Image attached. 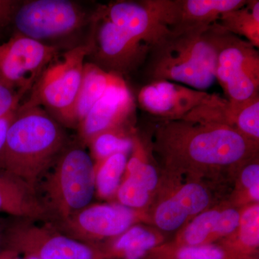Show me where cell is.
I'll return each instance as SVG.
<instances>
[{"mask_svg":"<svg viewBox=\"0 0 259 259\" xmlns=\"http://www.w3.org/2000/svg\"><path fill=\"white\" fill-rule=\"evenodd\" d=\"M209 93L168 81H153L140 90V106L163 120H182Z\"/></svg>","mask_w":259,"mask_h":259,"instance_id":"obj_15","label":"cell"},{"mask_svg":"<svg viewBox=\"0 0 259 259\" xmlns=\"http://www.w3.org/2000/svg\"><path fill=\"white\" fill-rule=\"evenodd\" d=\"M238 259H259V203L242 207L234 233L216 243Z\"/></svg>","mask_w":259,"mask_h":259,"instance_id":"obj_19","label":"cell"},{"mask_svg":"<svg viewBox=\"0 0 259 259\" xmlns=\"http://www.w3.org/2000/svg\"><path fill=\"white\" fill-rule=\"evenodd\" d=\"M258 147L228 126L183 120H161L152 146L164 175L215 183L225 177L234 180L246 162L258 156Z\"/></svg>","mask_w":259,"mask_h":259,"instance_id":"obj_1","label":"cell"},{"mask_svg":"<svg viewBox=\"0 0 259 259\" xmlns=\"http://www.w3.org/2000/svg\"><path fill=\"white\" fill-rule=\"evenodd\" d=\"M241 210V208L235 207L228 200L226 201L213 232L211 244L218 243L236 231L239 225Z\"/></svg>","mask_w":259,"mask_h":259,"instance_id":"obj_31","label":"cell"},{"mask_svg":"<svg viewBox=\"0 0 259 259\" xmlns=\"http://www.w3.org/2000/svg\"><path fill=\"white\" fill-rule=\"evenodd\" d=\"M175 23L171 30L208 28L223 13L246 5V0H175Z\"/></svg>","mask_w":259,"mask_h":259,"instance_id":"obj_16","label":"cell"},{"mask_svg":"<svg viewBox=\"0 0 259 259\" xmlns=\"http://www.w3.org/2000/svg\"><path fill=\"white\" fill-rule=\"evenodd\" d=\"M233 113L231 102L215 94H209L182 120L202 125L228 126L233 128Z\"/></svg>","mask_w":259,"mask_h":259,"instance_id":"obj_25","label":"cell"},{"mask_svg":"<svg viewBox=\"0 0 259 259\" xmlns=\"http://www.w3.org/2000/svg\"><path fill=\"white\" fill-rule=\"evenodd\" d=\"M131 153L123 177H130L136 181L155 195L159 186V175L156 167L150 160L147 148L136 135Z\"/></svg>","mask_w":259,"mask_h":259,"instance_id":"obj_23","label":"cell"},{"mask_svg":"<svg viewBox=\"0 0 259 259\" xmlns=\"http://www.w3.org/2000/svg\"><path fill=\"white\" fill-rule=\"evenodd\" d=\"M25 93L0 80V118L19 108Z\"/></svg>","mask_w":259,"mask_h":259,"instance_id":"obj_32","label":"cell"},{"mask_svg":"<svg viewBox=\"0 0 259 259\" xmlns=\"http://www.w3.org/2000/svg\"><path fill=\"white\" fill-rule=\"evenodd\" d=\"M90 49L88 42L57 56L37 79L25 105L41 107L61 123L76 125V101Z\"/></svg>","mask_w":259,"mask_h":259,"instance_id":"obj_4","label":"cell"},{"mask_svg":"<svg viewBox=\"0 0 259 259\" xmlns=\"http://www.w3.org/2000/svg\"><path fill=\"white\" fill-rule=\"evenodd\" d=\"M212 26L221 31L244 37L245 40L258 49V0H249L245 6L223 13Z\"/></svg>","mask_w":259,"mask_h":259,"instance_id":"obj_21","label":"cell"},{"mask_svg":"<svg viewBox=\"0 0 259 259\" xmlns=\"http://www.w3.org/2000/svg\"><path fill=\"white\" fill-rule=\"evenodd\" d=\"M144 259H238L218 244L185 246L164 242L151 250Z\"/></svg>","mask_w":259,"mask_h":259,"instance_id":"obj_24","label":"cell"},{"mask_svg":"<svg viewBox=\"0 0 259 259\" xmlns=\"http://www.w3.org/2000/svg\"><path fill=\"white\" fill-rule=\"evenodd\" d=\"M18 2L0 1V26L11 23Z\"/></svg>","mask_w":259,"mask_h":259,"instance_id":"obj_33","label":"cell"},{"mask_svg":"<svg viewBox=\"0 0 259 259\" xmlns=\"http://www.w3.org/2000/svg\"><path fill=\"white\" fill-rule=\"evenodd\" d=\"M35 195L23 182L0 169V214L30 219L42 217L47 211Z\"/></svg>","mask_w":259,"mask_h":259,"instance_id":"obj_18","label":"cell"},{"mask_svg":"<svg viewBox=\"0 0 259 259\" xmlns=\"http://www.w3.org/2000/svg\"><path fill=\"white\" fill-rule=\"evenodd\" d=\"M58 49L15 33L0 46V80L27 93L59 55Z\"/></svg>","mask_w":259,"mask_h":259,"instance_id":"obj_13","label":"cell"},{"mask_svg":"<svg viewBox=\"0 0 259 259\" xmlns=\"http://www.w3.org/2000/svg\"><path fill=\"white\" fill-rule=\"evenodd\" d=\"M117 203L136 210H148L152 204L154 194L144 185L130 178L122 177L115 194Z\"/></svg>","mask_w":259,"mask_h":259,"instance_id":"obj_30","label":"cell"},{"mask_svg":"<svg viewBox=\"0 0 259 259\" xmlns=\"http://www.w3.org/2000/svg\"><path fill=\"white\" fill-rule=\"evenodd\" d=\"M3 246L26 258L105 259L98 245L77 241L49 226L17 224L5 228Z\"/></svg>","mask_w":259,"mask_h":259,"instance_id":"obj_9","label":"cell"},{"mask_svg":"<svg viewBox=\"0 0 259 259\" xmlns=\"http://www.w3.org/2000/svg\"><path fill=\"white\" fill-rule=\"evenodd\" d=\"M66 144L64 129L47 110L20 105L0 152V169L35 193L42 174L64 151Z\"/></svg>","mask_w":259,"mask_h":259,"instance_id":"obj_2","label":"cell"},{"mask_svg":"<svg viewBox=\"0 0 259 259\" xmlns=\"http://www.w3.org/2000/svg\"><path fill=\"white\" fill-rule=\"evenodd\" d=\"M209 32L217 54L216 80L227 100L242 102L258 96V49L239 36L213 26Z\"/></svg>","mask_w":259,"mask_h":259,"instance_id":"obj_6","label":"cell"},{"mask_svg":"<svg viewBox=\"0 0 259 259\" xmlns=\"http://www.w3.org/2000/svg\"><path fill=\"white\" fill-rule=\"evenodd\" d=\"M134 136L126 127L109 130L97 135L88 144L94 162L103 161L117 153L128 154L134 146Z\"/></svg>","mask_w":259,"mask_h":259,"instance_id":"obj_27","label":"cell"},{"mask_svg":"<svg viewBox=\"0 0 259 259\" xmlns=\"http://www.w3.org/2000/svg\"><path fill=\"white\" fill-rule=\"evenodd\" d=\"M18 110V109H17L16 110H14V111L10 112L8 115L0 118V152H1L3 146H4L8 130H9L12 122L14 120Z\"/></svg>","mask_w":259,"mask_h":259,"instance_id":"obj_34","label":"cell"},{"mask_svg":"<svg viewBox=\"0 0 259 259\" xmlns=\"http://www.w3.org/2000/svg\"><path fill=\"white\" fill-rule=\"evenodd\" d=\"M122 77L107 72L93 63L85 62L82 81L75 110L76 125H79L90 109L103 96L109 88Z\"/></svg>","mask_w":259,"mask_h":259,"instance_id":"obj_20","label":"cell"},{"mask_svg":"<svg viewBox=\"0 0 259 259\" xmlns=\"http://www.w3.org/2000/svg\"><path fill=\"white\" fill-rule=\"evenodd\" d=\"M164 241V236L158 230L137 224L98 246L105 259H144L151 250Z\"/></svg>","mask_w":259,"mask_h":259,"instance_id":"obj_17","label":"cell"},{"mask_svg":"<svg viewBox=\"0 0 259 259\" xmlns=\"http://www.w3.org/2000/svg\"><path fill=\"white\" fill-rule=\"evenodd\" d=\"M232 104L233 128L247 139L259 143V95L245 102Z\"/></svg>","mask_w":259,"mask_h":259,"instance_id":"obj_29","label":"cell"},{"mask_svg":"<svg viewBox=\"0 0 259 259\" xmlns=\"http://www.w3.org/2000/svg\"><path fill=\"white\" fill-rule=\"evenodd\" d=\"M128 154L117 153L95 163V192L99 197L110 199L115 196L125 172Z\"/></svg>","mask_w":259,"mask_h":259,"instance_id":"obj_26","label":"cell"},{"mask_svg":"<svg viewBox=\"0 0 259 259\" xmlns=\"http://www.w3.org/2000/svg\"><path fill=\"white\" fill-rule=\"evenodd\" d=\"M163 176L156 191L157 199L147 211L148 223L160 231H179L197 214L221 202L216 201L212 182L187 178L182 182V177Z\"/></svg>","mask_w":259,"mask_h":259,"instance_id":"obj_7","label":"cell"},{"mask_svg":"<svg viewBox=\"0 0 259 259\" xmlns=\"http://www.w3.org/2000/svg\"><path fill=\"white\" fill-rule=\"evenodd\" d=\"M226 201L206 209L192 218L177 232L173 244L185 246H199L211 244V238L224 207Z\"/></svg>","mask_w":259,"mask_h":259,"instance_id":"obj_22","label":"cell"},{"mask_svg":"<svg viewBox=\"0 0 259 259\" xmlns=\"http://www.w3.org/2000/svg\"><path fill=\"white\" fill-rule=\"evenodd\" d=\"M67 236L88 244L111 241L139 223H148L147 210H136L118 203L88 205L61 221Z\"/></svg>","mask_w":259,"mask_h":259,"instance_id":"obj_12","label":"cell"},{"mask_svg":"<svg viewBox=\"0 0 259 259\" xmlns=\"http://www.w3.org/2000/svg\"><path fill=\"white\" fill-rule=\"evenodd\" d=\"M91 17L74 2L30 0L18 2L11 23L15 33L46 44L77 31Z\"/></svg>","mask_w":259,"mask_h":259,"instance_id":"obj_8","label":"cell"},{"mask_svg":"<svg viewBox=\"0 0 259 259\" xmlns=\"http://www.w3.org/2000/svg\"><path fill=\"white\" fill-rule=\"evenodd\" d=\"M46 207L61 221L91 203L95 194V162L82 148L63 151L42 185Z\"/></svg>","mask_w":259,"mask_h":259,"instance_id":"obj_5","label":"cell"},{"mask_svg":"<svg viewBox=\"0 0 259 259\" xmlns=\"http://www.w3.org/2000/svg\"><path fill=\"white\" fill-rule=\"evenodd\" d=\"M0 259H20L19 254L8 250H0Z\"/></svg>","mask_w":259,"mask_h":259,"instance_id":"obj_35","label":"cell"},{"mask_svg":"<svg viewBox=\"0 0 259 259\" xmlns=\"http://www.w3.org/2000/svg\"><path fill=\"white\" fill-rule=\"evenodd\" d=\"M136 102L123 78L109 88L79 124L83 142L109 130L126 127L136 110Z\"/></svg>","mask_w":259,"mask_h":259,"instance_id":"obj_14","label":"cell"},{"mask_svg":"<svg viewBox=\"0 0 259 259\" xmlns=\"http://www.w3.org/2000/svg\"><path fill=\"white\" fill-rule=\"evenodd\" d=\"M234 180V190L228 199L230 203L238 208L259 203L258 156L246 162Z\"/></svg>","mask_w":259,"mask_h":259,"instance_id":"obj_28","label":"cell"},{"mask_svg":"<svg viewBox=\"0 0 259 259\" xmlns=\"http://www.w3.org/2000/svg\"><path fill=\"white\" fill-rule=\"evenodd\" d=\"M26 259H35V258H26Z\"/></svg>","mask_w":259,"mask_h":259,"instance_id":"obj_37","label":"cell"},{"mask_svg":"<svg viewBox=\"0 0 259 259\" xmlns=\"http://www.w3.org/2000/svg\"><path fill=\"white\" fill-rule=\"evenodd\" d=\"M91 63L107 72L122 76L139 68L147 59L150 49L132 38L112 23L100 8L92 15Z\"/></svg>","mask_w":259,"mask_h":259,"instance_id":"obj_11","label":"cell"},{"mask_svg":"<svg viewBox=\"0 0 259 259\" xmlns=\"http://www.w3.org/2000/svg\"><path fill=\"white\" fill-rule=\"evenodd\" d=\"M5 227L3 224V221L0 220V250H1L2 247H3V236H4Z\"/></svg>","mask_w":259,"mask_h":259,"instance_id":"obj_36","label":"cell"},{"mask_svg":"<svg viewBox=\"0 0 259 259\" xmlns=\"http://www.w3.org/2000/svg\"><path fill=\"white\" fill-rule=\"evenodd\" d=\"M112 23L150 49L171 32L175 20V0L117 1L99 7Z\"/></svg>","mask_w":259,"mask_h":259,"instance_id":"obj_10","label":"cell"},{"mask_svg":"<svg viewBox=\"0 0 259 259\" xmlns=\"http://www.w3.org/2000/svg\"><path fill=\"white\" fill-rule=\"evenodd\" d=\"M209 28L171 30L150 51L152 81L182 83L204 91L215 81L217 54Z\"/></svg>","mask_w":259,"mask_h":259,"instance_id":"obj_3","label":"cell"}]
</instances>
